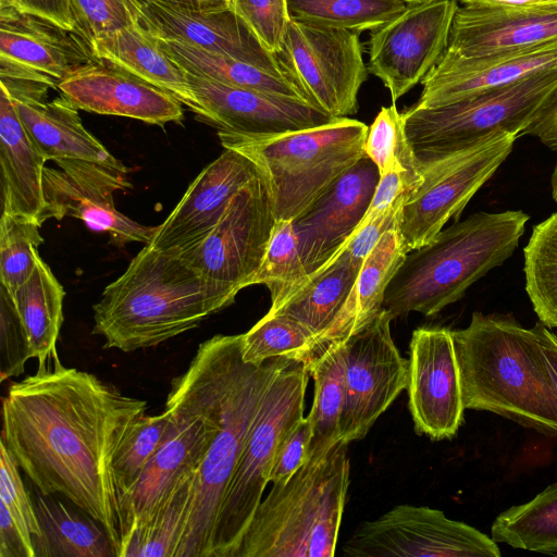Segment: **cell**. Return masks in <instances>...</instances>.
<instances>
[{"label": "cell", "instance_id": "6da1fadb", "mask_svg": "<svg viewBox=\"0 0 557 557\" xmlns=\"http://www.w3.org/2000/svg\"><path fill=\"white\" fill-rule=\"evenodd\" d=\"M147 407L58 357L2 400L1 441L18 467L39 493L64 496L100 523L117 557L123 521L112 462Z\"/></svg>", "mask_w": 557, "mask_h": 557}, {"label": "cell", "instance_id": "7a4b0ae2", "mask_svg": "<svg viewBox=\"0 0 557 557\" xmlns=\"http://www.w3.org/2000/svg\"><path fill=\"white\" fill-rule=\"evenodd\" d=\"M289 361L261 364L242 358L239 335H214L198 346L190 361L205 388L215 433L195 480L189 516L177 557H210L214 525L263 396Z\"/></svg>", "mask_w": 557, "mask_h": 557}, {"label": "cell", "instance_id": "3957f363", "mask_svg": "<svg viewBox=\"0 0 557 557\" xmlns=\"http://www.w3.org/2000/svg\"><path fill=\"white\" fill-rule=\"evenodd\" d=\"M451 334L466 409L557 436V392L536 325L475 311L467 327Z\"/></svg>", "mask_w": 557, "mask_h": 557}, {"label": "cell", "instance_id": "277c9868", "mask_svg": "<svg viewBox=\"0 0 557 557\" xmlns=\"http://www.w3.org/2000/svg\"><path fill=\"white\" fill-rule=\"evenodd\" d=\"M92 334L124 352L158 346L219 312L203 281L181 257L149 244L94 305Z\"/></svg>", "mask_w": 557, "mask_h": 557}, {"label": "cell", "instance_id": "5b68a950", "mask_svg": "<svg viewBox=\"0 0 557 557\" xmlns=\"http://www.w3.org/2000/svg\"><path fill=\"white\" fill-rule=\"evenodd\" d=\"M529 215L521 210L475 212L407 253L387 286L383 308L393 319L434 315L517 249Z\"/></svg>", "mask_w": 557, "mask_h": 557}, {"label": "cell", "instance_id": "8992f818", "mask_svg": "<svg viewBox=\"0 0 557 557\" xmlns=\"http://www.w3.org/2000/svg\"><path fill=\"white\" fill-rule=\"evenodd\" d=\"M348 443L307 460L261 500L235 557H333L349 485Z\"/></svg>", "mask_w": 557, "mask_h": 557}, {"label": "cell", "instance_id": "52a82bcc", "mask_svg": "<svg viewBox=\"0 0 557 557\" xmlns=\"http://www.w3.org/2000/svg\"><path fill=\"white\" fill-rule=\"evenodd\" d=\"M369 126L350 117L277 134L219 129L225 149L248 158L265 183L276 222L294 221L364 153Z\"/></svg>", "mask_w": 557, "mask_h": 557}, {"label": "cell", "instance_id": "ba28073f", "mask_svg": "<svg viewBox=\"0 0 557 557\" xmlns=\"http://www.w3.org/2000/svg\"><path fill=\"white\" fill-rule=\"evenodd\" d=\"M309 376L306 363L289 360L268 387L222 499L210 557H235L262 500L277 447L304 418Z\"/></svg>", "mask_w": 557, "mask_h": 557}, {"label": "cell", "instance_id": "9c48e42d", "mask_svg": "<svg viewBox=\"0 0 557 557\" xmlns=\"http://www.w3.org/2000/svg\"><path fill=\"white\" fill-rule=\"evenodd\" d=\"M557 94V69L469 98L401 114L416 153L459 149L497 133L518 138Z\"/></svg>", "mask_w": 557, "mask_h": 557}, {"label": "cell", "instance_id": "30bf717a", "mask_svg": "<svg viewBox=\"0 0 557 557\" xmlns=\"http://www.w3.org/2000/svg\"><path fill=\"white\" fill-rule=\"evenodd\" d=\"M517 138L497 133L459 149L416 153L421 181L409 194L399 220L408 252L432 242L449 220L459 218L508 158Z\"/></svg>", "mask_w": 557, "mask_h": 557}, {"label": "cell", "instance_id": "8fae6325", "mask_svg": "<svg viewBox=\"0 0 557 557\" xmlns=\"http://www.w3.org/2000/svg\"><path fill=\"white\" fill-rule=\"evenodd\" d=\"M275 224L265 183L258 173L232 198L212 232L197 246L176 255L201 277L218 311L250 286Z\"/></svg>", "mask_w": 557, "mask_h": 557}, {"label": "cell", "instance_id": "7c38bea8", "mask_svg": "<svg viewBox=\"0 0 557 557\" xmlns=\"http://www.w3.org/2000/svg\"><path fill=\"white\" fill-rule=\"evenodd\" d=\"M277 57L311 106L334 119L357 113L369 74L358 33L290 17Z\"/></svg>", "mask_w": 557, "mask_h": 557}, {"label": "cell", "instance_id": "4fadbf2b", "mask_svg": "<svg viewBox=\"0 0 557 557\" xmlns=\"http://www.w3.org/2000/svg\"><path fill=\"white\" fill-rule=\"evenodd\" d=\"M349 557H499L478 529L426 506L398 505L361 522L342 546Z\"/></svg>", "mask_w": 557, "mask_h": 557}, {"label": "cell", "instance_id": "5bb4252c", "mask_svg": "<svg viewBox=\"0 0 557 557\" xmlns=\"http://www.w3.org/2000/svg\"><path fill=\"white\" fill-rule=\"evenodd\" d=\"M394 319L384 308L366 327L348 336L344 347V404L341 440L366 437L377 418L407 388L408 360L392 334Z\"/></svg>", "mask_w": 557, "mask_h": 557}, {"label": "cell", "instance_id": "9a60e30c", "mask_svg": "<svg viewBox=\"0 0 557 557\" xmlns=\"http://www.w3.org/2000/svg\"><path fill=\"white\" fill-rule=\"evenodd\" d=\"M458 7L457 0L408 3L371 32L368 71L388 89L393 103L421 84L442 59Z\"/></svg>", "mask_w": 557, "mask_h": 557}, {"label": "cell", "instance_id": "2e32d148", "mask_svg": "<svg viewBox=\"0 0 557 557\" xmlns=\"http://www.w3.org/2000/svg\"><path fill=\"white\" fill-rule=\"evenodd\" d=\"M54 163L58 169L44 170L41 225L49 219L60 221L72 216L95 232L108 233L117 247L150 243L156 226L143 225L115 208L114 193L132 188L128 172L77 159H60Z\"/></svg>", "mask_w": 557, "mask_h": 557}, {"label": "cell", "instance_id": "e0dca14e", "mask_svg": "<svg viewBox=\"0 0 557 557\" xmlns=\"http://www.w3.org/2000/svg\"><path fill=\"white\" fill-rule=\"evenodd\" d=\"M407 391L418 434L434 441L456 435L466 408L451 330L423 326L412 332Z\"/></svg>", "mask_w": 557, "mask_h": 557}, {"label": "cell", "instance_id": "ac0fdd59", "mask_svg": "<svg viewBox=\"0 0 557 557\" xmlns=\"http://www.w3.org/2000/svg\"><path fill=\"white\" fill-rule=\"evenodd\" d=\"M379 180L376 165L364 154L293 221L309 278L346 245L364 216Z\"/></svg>", "mask_w": 557, "mask_h": 557}, {"label": "cell", "instance_id": "d6986e66", "mask_svg": "<svg viewBox=\"0 0 557 557\" xmlns=\"http://www.w3.org/2000/svg\"><path fill=\"white\" fill-rule=\"evenodd\" d=\"M258 173L244 154L225 149L201 170L169 216L156 226L149 245L173 255L197 246L216 226L232 198Z\"/></svg>", "mask_w": 557, "mask_h": 557}, {"label": "cell", "instance_id": "ffe728a7", "mask_svg": "<svg viewBox=\"0 0 557 557\" xmlns=\"http://www.w3.org/2000/svg\"><path fill=\"white\" fill-rule=\"evenodd\" d=\"M137 24L154 37L225 54L290 77L278 57L264 48L231 7L196 10L144 1L139 3Z\"/></svg>", "mask_w": 557, "mask_h": 557}, {"label": "cell", "instance_id": "44dd1931", "mask_svg": "<svg viewBox=\"0 0 557 557\" xmlns=\"http://www.w3.org/2000/svg\"><path fill=\"white\" fill-rule=\"evenodd\" d=\"M556 69L557 40L482 58H462L445 51L421 82L423 89L411 107L449 104Z\"/></svg>", "mask_w": 557, "mask_h": 557}, {"label": "cell", "instance_id": "7402d4cb", "mask_svg": "<svg viewBox=\"0 0 557 557\" xmlns=\"http://www.w3.org/2000/svg\"><path fill=\"white\" fill-rule=\"evenodd\" d=\"M77 109L163 126L181 123L182 103L169 92L103 60L86 64L58 84Z\"/></svg>", "mask_w": 557, "mask_h": 557}, {"label": "cell", "instance_id": "603a6c76", "mask_svg": "<svg viewBox=\"0 0 557 557\" xmlns=\"http://www.w3.org/2000/svg\"><path fill=\"white\" fill-rule=\"evenodd\" d=\"M206 121L219 129L277 134L325 124L334 117L300 100L234 87L187 73ZM336 119V117H335Z\"/></svg>", "mask_w": 557, "mask_h": 557}, {"label": "cell", "instance_id": "cb8c5ba5", "mask_svg": "<svg viewBox=\"0 0 557 557\" xmlns=\"http://www.w3.org/2000/svg\"><path fill=\"white\" fill-rule=\"evenodd\" d=\"M553 40H557V4L530 8L462 4L455 13L446 51L462 58H482Z\"/></svg>", "mask_w": 557, "mask_h": 557}, {"label": "cell", "instance_id": "d4e9b609", "mask_svg": "<svg viewBox=\"0 0 557 557\" xmlns=\"http://www.w3.org/2000/svg\"><path fill=\"white\" fill-rule=\"evenodd\" d=\"M0 55L58 82L98 58L81 34L15 8H0Z\"/></svg>", "mask_w": 557, "mask_h": 557}, {"label": "cell", "instance_id": "484cf974", "mask_svg": "<svg viewBox=\"0 0 557 557\" xmlns=\"http://www.w3.org/2000/svg\"><path fill=\"white\" fill-rule=\"evenodd\" d=\"M47 160L26 133L11 98L0 91V165L2 212L25 216L40 226L45 207Z\"/></svg>", "mask_w": 557, "mask_h": 557}, {"label": "cell", "instance_id": "4316f807", "mask_svg": "<svg viewBox=\"0 0 557 557\" xmlns=\"http://www.w3.org/2000/svg\"><path fill=\"white\" fill-rule=\"evenodd\" d=\"M13 103L26 133L47 161L77 159L129 172L85 128L78 109L64 95Z\"/></svg>", "mask_w": 557, "mask_h": 557}, {"label": "cell", "instance_id": "83f0119b", "mask_svg": "<svg viewBox=\"0 0 557 557\" xmlns=\"http://www.w3.org/2000/svg\"><path fill=\"white\" fill-rule=\"evenodd\" d=\"M95 55L169 92L206 121L188 82L187 72L138 24L91 40Z\"/></svg>", "mask_w": 557, "mask_h": 557}, {"label": "cell", "instance_id": "f1b7e54d", "mask_svg": "<svg viewBox=\"0 0 557 557\" xmlns=\"http://www.w3.org/2000/svg\"><path fill=\"white\" fill-rule=\"evenodd\" d=\"M408 251L399 228L387 231L364 259L351 292L330 327L319 338L324 347L344 341L370 324L382 311L385 293Z\"/></svg>", "mask_w": 557, "mask_h": 557}, {"label": "cell", "instance_id": "f546056e", "mask_svg": "<svg viewBox=\"0 0 557 557\" xmlns=\"http://www.w3.org/2000/svg\"><path fill=\"white\" fill-rule=\"evenodd\" d=\"M35 507L41 529V536L33 539L36 557H117L106 530L89 515L39 492Z\"/></svg>", "mask_w": 557, "mask_h": 557}, {"label": "cell", "instance_id": "4dcf8cb0", "mask_svg": "<svg viewBox=\"0 0 557 557\" xmlns=\"http://www.w3.org/2000/svg\"><path fill=\"white\" fill-rule=\"evenodd\" d=\"M154 38L162 50L187 73L225 85L300 100L310 104L305 92L288 76L184 42Z\"/></svg>", "mask_w": 557, "mask_h": 557}, {"label": "cell", "instance_id": "1f68e13d", "mask_svg": "<svg viewBox=\"0 0 557 557\" xmlns=\"http://www.w3.org/2000/svg\"><path fill=\"white\" fill-rule=\"evenodd\" d=\"M64 296L63 286L40 257L33 274L11 296L38 369L58 357L55 344L63 322Z\"/></svg>", "mask_w": 557, "mask_h": 557}, {"label": "cell", "instance_id": "d6a6232c", "mask_svg": "<svg viewBox=\"0 0 557 557\" xmlns=\"http://www.w3.org/2000/svg\"><path fill=\"white\" fill-rule=\"evenodd\" d=\"M362 263L352 260L343 249L318 272L308 284L280 310L318 339L330 327L347 300ZM269 313V312H268Z\"/></svg>", "mask_w": 557, "mask_h": 557}, {"label": "cell", "instance_id": "836d02e7", "mask_svg": "<svg viewBox=\"0 0 557 557\" xmlns=\"http://www.w3.org/2000/svg\"><path fill=\"white\" fill-rule=\"evenodd\" d=\"M343 342L329 343L309 367L314 393L310 421L312 437L307 460L324 457L341 440V416L344 404Z\"/></svg>", "mask_w": 557, "mask_h": 557}, {"label": "cell", "instance_id": "e575fe53", "mask_svg": "<svg viewBox=\"0 0 557 557\" xmlns=\"http://www.w3.org/2000/svg\"><path fill=\"white\" fill-rule=\"evenodd\" d=\"M198 470L190 471L153 513L129 534L122 557H177L186 530Z\"/></svg>", "mask_w": 557, "mask_h": 557}, {"label": "cell", "instance_id": "d590c367", "mask_svg": "<svg viewBox=\"0 0 557 557\" xmlns=\"http://www.w3.org/2000/svg\"><path fill=\"white\" fill-rule=\"evenodd\" d=\"M491 537L513 548L557 555V482L530 502L511 506L494 520Z\"/></svg>", "mask_w": 557, "mask_h": 557}, {"label": "cell", "instance_id": "8d00e7d4", "mask_svg": "<svg viewBox=\"0 0 557 557\" xmlns=\"http://www.w3.org/2000/svg\"><path fill=\"white\" fill-rule=\"evenodd\" d=\"M242 358L261 364L272 358H286L307 364L323 351L317 337L296 320L281 313H267L248 332L240 334Z\"/></svg>", "mask_w": 557, "mask_h": 557}, {"label": "cell", "instance_id": "74e56055", "mask_svg": "<svg viewBox=\"0 0 557 557\" xmlns=\"http://www.w3.org/2000/svg\"><path fill=\"white\" fill-rule=\"evenodd\" d=\"M523 255L533 310L545 326L557 327V211L533 226Z\"/></svg>", "mask_w": 557, "mask_h": 557}, {"label": "cell", "instance_id": "f35d334b", "mask_svg": "<svg viewBox=\"0 0 557 557\" xmlns=\"http://www.w3.org/2000/svg\"><path fill=\"white\" fill-rule=\"evenodd\" d=\"M407 4L405 0H287L292 18L358 34L381 27Z\"/></svg>", "mask_w": 557, "mask_h": 557}, {"label": "cell", "instance_id": "ab89813d", "mask_svg": "<svg viewBox=\"0 0 557 557\" xmlns=\"http://www.w3.org/2000/svg\"><path fill=\"white\" fill-rule=\"evenodd\" d=\"M309 282L293 221L276 222L269 247L250 285H264L271 297L269 313L280 310Z\"/></svg>", "mask_w": 557, "mask_h": 557}, {"label": "cell", "instance_id": "60d3db41", "mask_svg": "<svg viewBox=\"0 0 557 557\" xmlns=\"http://www.w3.org/2000/svg\"><path fill=\"white\" fill-rule=\"evenodd\" d=\"M40 225L30 219L2 212L0 220V278L10 296L29 278L44 243Z\"/></svg>", "mask_w": 557, "mask_h": 557}, {"label": "cell", "instance_id": "b9f144b4", "mask_svg": "<svg viewBox=\"0 0 557 557\" xmlns=\"http://www.w3.org/2000/svg\"><path fill=\"white\" fill-rule=\"evenodd\" d=\"M168 410L157 416L144 414L132 428L116 450L112 470L122 499L137 483L169 428Z\"/></svg>", "mask_w": 557, "mask_h": 557}, {"label": "cell", "instance_id": "7bdbcfd3", "mask_svg": "<svg viewBox=\"0 0 557 557\" xmlns=\"http://www.w3.org/2000/svg\"><path fill=\"white\" fill-rule=\"evenodd\" d=\"M364 153L376 165L380 176L396 168L420 172L419 159L406 134L404 116L395 103L382 107L369 126Z\"/></svg>", "mask_w": 557, "mask_h": 557}, {"label": "cell", "instance_id": "ee69618b", "mask_svg": "<svg viewBox=\"0 0 557 557\" xmlns=\"http://www.w3.org/2000/svg\"><path fill=\"white\" fill-rule=\"evenodd\" d=\"M11 451L0 440V506L30 540L41 536L35 502L26 491Z\"/></svg>", "mask_w": 557, "mask_h": 557}, {"label": "cell", "instance_id": "f6af8a7d", "mask_svg": "<svg viewBox=\"0 0 557 557\" xmlns=\"http://www.w3.org/2000/svg\"><path fill=\"white\" fill-rule=\"evenodd\" d=\"M232 9L264 48L277 55L290 21L287 0H233Z\"/></svg>", "mask_w": 557, "mask_h": 557}, {"label": "cell", "instance_id": "bcb514c9", "mask_svg": "<svg viewBox=\"0 0 557 557\" xmlns=\"http://www.w3.org/2000/svg\"><path fill=\"white\" fill-rule=\"evenodd\" d=\"M82 35L91 42L137 24L138 10L128 0H72Z\"/></svg>", "mask_w": 557, "mask_h": 557}, {"label": "cell", "instance_id": "7dc6e473", "mask_svg": "<svg viewBox=\"0 0 557 557\" xmlns=\"http://www.w3.org/2000/svg\"><path fill=\"white\" fill-rule=\"evenodd\" d=\"M32 358L28 339L7 289L0 288V375L1 381L24 373Z\"/></svg>", "mask_w": 557, "mask_h": 557}, {"label": "cell", "instance_id": "c3c4849f", "mask_svg": "<svg viewBox=\"0 0 557 557\" xmlns=\"http://www.w3.org/2000/svg\"><path fill=\"white\" fill-rule=\"evenodd\" d=\"M1 89L13 101L35 102L47 100L48 90L59 82L13 59L0 55Z\"/></svg>", "mask_w": 557, "mask_h": 557}, {"label": "cell", "instance_id": "681fc988", "mask_svg": "<svg viewBox=\"0 0 557 557\" xmlns=\"http://www.w3.org/2000/svg\"><path fill=\"white\" fill-rule=\"evenodd\" d=\"M312 437L310 421L304 417L281 441L269 471V482L283 485L307 461Z\"/></svg>", "mask_w": 557, "mask_h": 557}, {"label": "cell", "instance_id": "f907efd6", "mask_svg": "<svg viewBox=\"0 0 557 557\" xmlns=\"http://www.w3.org/2000/svg\"><path fill=\"white\" fill-rule=\"evenodd\" d=\"M23 12L47 18L82 35L72 0H23Z\"/></svg>", "mask_w": 557, "mask_h": 557}, {"label": "cell", "instance_id": "816d5d0a", "mask_svg": "<svg viewBox=\"0 0 557 557\" xmlns=\"http://www.w3.org/2000/svg\"><path fill=\"white\" fill-rule=\"evenodd\" d=\"M0 557H36L28 539L3 506H0Z\"/></svg>", "mask_w": 557, "mask_h": 557}, {"label": "cell", "instance_id": "f5cc1de1", "mask_svg": "<svg viewBox=\"0 0 557 557\" xmlns=\"http://www.w3.org/2000/svg\"><path fill=\"white\" fill-rule=\"evenodd\" d=\"M523 135L536 137L547 148L557 152V94L523 131Z\"/></svg>", "mask_w": 557, "mask_h": 557}, {"label": "cell", "instance_id": "db71d44e", "mask_svg": "<svg viewBox=\"0 0 557 557\" xmlns=\"http://www.w3.org/2000/svg\"><path fill=\"white\" fill-rule=\"evenodd\" d=\"M535 325L544 358L557 392V335L541 322Z\"/></svg>", "mask_w": 557, "mask_h": 557}, {"label": "cell", "instance_id": "11a10c76", "mask_svg": "<svg viewBox=\"0 0 557 557\" xmlns=\"http://www.w3.org/2000/svg\"><path fill=\"white\" fill-rule=\"evenodd\" d=\"M461 4L483 5V7H509V8H530L555 5L557 0H457Z\"/></svg>", "mask_w": 557, "mask_h": 557}, {"label": "cell", "instance_id": "9f6ffc18", "mask_svg": "<svg viewBox=\"0 0 557 557\" xmlns=\"http://www.w3.org/2000/svg\"><path fill=\"white\" fill-rule=\"evenodd\" d=\"M138 4L144 1H158L170 5H176L196 10H211L231 7L227 0H136Z\"/></svg>", "mask_w": 557, "mask_h": 557}, {"label": "cell", "instance_id": "6f0895ef", "mask_svg": "<svg viewBox=\"0 0 557 557\" xmlns=\"http://www.w3.org/2000/svg\"><path fill=\"white\" fill-rule=\"evenodd\" d=\"M0 8H15L23 11V0H0Z\"/></svg>", "mask_w": 557, "mask_h": 557}, {"label": "cell", "instance_id": "680465c9", "mask_svg": "<svg viewBox=\"0 0 557 557\" xmlns=\"http://www.w3.org/2000/svg\"><path fill=\"white\" fill-rule=\"evenodd\" d=\"M552 196L557 201V162L555 164L552 177H550Z\"/></svg>", "mask_w": 557, "mask_h": 557}, {"label": "cell", "instance_id": "91938a15", "mask_svg": "<svg viewBox=\"0 0 557 557\" xmlns=\"http://www.w3.org/2000/svg\"><path fill=\"white\" fill-rule=\"evenodd\" d=\"M407 3H422V2H429V1H435V0H405Z\"/></svg>", "mask_w": 557, "mask_h": 557}, {"label": "cell", "instance_id": "94428289", "mask_svg": "<svg viewBox=\"0 0 557 557\" xmlns=\"http://www.w3.org/2000/svg\"><path fill=\"white\" fill-rule=\"evenodd\" d=\"M128 1H129V3H131L135 9H137V10H138V12H139V4H138V2H137L136 0H128Z\"/></svg>", "mask_w": 557, "mask_h": 557}, {"label": "cell", "instance_id": "6125c7cd", "mask_svg": "<svg viewBox=\"0 0 557 557\" xmlns=\"http://www.w3.org/2000/svg\"><path fill=\"white\" fill-rule=\"evenodd\" d=\"M227 1H228L230 5H231V8H232V2H233V0H227Z\"/></svg>", "mask_w": 557, "mask_h": 557}]
</instances>
